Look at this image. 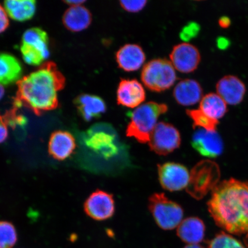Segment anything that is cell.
<instances>
[{"mask_svg":"<svg viewBox=\"0 0 248 248\" xmlns=\"http://www.w3.org/2000/svg\"><path fill=\"white\" fill-rule=\"evenodd\" d=\"M207 206L217 225L232 234H247L248 241V182H222L213 189Z\"/></svg>","mask_w":248,"mask_h":248,"instance_id":"cell-1","label":"cell"},{"mask_svg":"<svg viewBox=\"0 0 248 248\" xmlns=\"http://www.w3.org/2000/svg\"><path fill=\"white\" fill-rule=\"evenodd\" d=\"M66 80L52 62H46L38 69L17 83L15 106H25L36 115L57 108L58 92L64 88Z\"/></svg>","mask_w":248,"mask_h":248,"instance_id":"cell-2","label":"cell"},{"mask_svg":"<svg viewBox=\"0 0 248 248\" xmlns=\"http://www.w3.org/2000/svg\"><path fill=\"white\" fill-rule=\"evenodd\" d=\"M168 109L166 104L153 101L147 102L136 108L130 114L131 120L127 126L126 136L135 138L140 143L149 142L152 133L157 125L158 119Z\"/></svg>","mask_w":248,"mask_h":248,"instance_id":"cell-3","label":"cell"},{"mask_svg":"<svg viewBox=\"0 0 248 248\" xmlns=\"http://www.w3.org/2000/svg\"><path fill=\"white\" fill-rule=\"evenodd\" d=\"M220 176L218 164L209 160L201 161L191 170L186 190L195 199H202L218 185Z\"/></svg>","mask_w":248,"mask_h":248,"instance_id":"cell-4","label":"cell"},{"mask_svg":"<svg viewBox=\"0 0 248 248\" xmlns=\"http://www.w3.org/2000/svg\"><path fill=\"white\" fill-rule=\"evenodd\" d=\"M141 79L145 87L154 92H162L174 85L177 76L171 62L166 59H155L142 69Z\"/></svg>","mask_w":248,"mask_h":248,"instance_id":"cell-5","label":"cell"},{"mask_svg":"<svg viewBox=\"0 0 248 248\" xmlns=\"http://www.w3.org/2000/svg\"><path fill=\"white\" fill-rule=\"evenodd\" d=\"M148 208L156 224L163 230L178 227L184 217V210L163 193H155L148 200Z\"/></svg>","mask_w":248,"mask_h":248,"instance_id":"cell-6","label":"cell"},{"mask_svg":"<svg viewBox=\"0 0 248 248\" xmlns=\"http://www.w3.org/2000/svg\"><path fill=\"white\" fill-rule=\"evenodd\" d=\"M47 33L40 28H31L23 35L20 51L24 61L31 66H41L49 56Z\"/></svg>","mask_w":248,"mask_h":248,"instance_id":"cell-7","label":"cell"},{"mask_svg":"<svg viewBox=\"0 0 248 248\" xmlns=\"http://www.w3.org/2000/svg\"><path fill=\"white\" fill-rule=\"evenodd\" d=\"M151 151L166 156L178 148L181 136L178 130L171 124L159 122L157 124L148 142Z\"/></svg>","mask_w":248,"mask_h":248,"instance_id":"cell-8","label":"cell"},{"mask_svg":"<svg viewBox=\"0 0 248 248\" xmlns=\"http://www.w3.org/2000/svg\"><path fill=\"white\" fill-rule=\"evenodd\" d=\"M157 170L160 184L165 190L178 191L187 188L190 173L182 164L173 162L159 164Z\"/></svg>","mask_w":248,"mask_h":248,"instance_id":"cell-9","label":"cell"},{"mask_svg":"<svg viewBox=\"0 0 248 248\" xmlns=\"http://www.w3.org/2000/svg\"><path fill=\"white\" fill-rule=\"evenodd\" d=\"M170 58L175 69L185 74L193 73L197 70L201 59L196 46L188 43H180L173 46Z\"/></svg>","mask_w":248,"mask_h":248,"instance_id":"cell-10","label":"cell"},{"mask_svg":"<svg viewBox=\"0 0 248 248\" xmlns=\"http://www.w3.org/2000/svg\"><path fill=\"white\" fill-rule=\"evenodd\" d=\"M84 210L87 215L97 221L111 218L115 212L113 195L100 190L93 192L85 202Z\"/></svg>","mask_w":248,"mask_h":248,"instance_id":"cell-11","label":"cell"},{"mask_svg":"<svg viewBox=\"0 0 248 248\" xmlns=\"http://www.w3.org/2000/svg\"><path fill=\"white\" fill-rule=\"evenodd\" d=\"M145 98L146 94L144 87L137 79H121L117 90L118 105L136 108L143 103Z\"/></svg>","mask_w":248,"mask_h":248,"instance_id":"cell-12","label":"cell"},{"mask_svg":"<svg viewBox=\"0 0 248 248\" xmlns=\"http://www.w3.org/2000/svg\"><path fill=\"white\" fill-rule=\"evenodd\" d=\"M192 145L203 156L216 158L224 151V143L218 133L199 129L194 133L192 138Z\"/></svg>","mask_w":248,"mask_h":248,"instance_id":"cell-13","label":"cell"},{"mask_svg":"<svg viewBox=\"0 0 248 248\" xmlns=\"http://www.w3.org/2000/svg\"><path fill=\"white\" fill-rule=\"evenodd\" d=\"M217 94L226 104L236 105L243 100L246 87L242 80L233 76L223 77L217 83Z\"/></svg>","mask_w":248,"mask_h":248,"instance_id":"cell-14","label":"cell"},{"mask_svg":"<svg viewBox=\"0 0 248 248\" xmlns=\"http://www.w3.org/2000/svg\"><path fill=\"white\" fill-rule=\"evenodd\" d=\"M146 60L145 54L140 46L126 44L116 54V60L120 69L132 72L140 69Z\"/></svg>","mask_w":248,"mask_h":248,"instance_id":"cell-15","label":"cell"},{"mask_svg":"<svg viewBox=\"0 0 248 248\" xmlns=\"http://www.w3.org/2000/svg\"><path fill=\"white\" fill-rule=\"evenodd\" d=\"M76 148L75 139L70 132L57 131L52 133L48 143V153L54 159L66 160L73 154Z\"/></svg>","mask_w":248,"mask_h":248,"instance_id":"cell-16","label":"cell"},{"mask_svg":"<svg viewBox=\"0 0 248 248\" xmlns=\"http://www.w3.org/2000/svg\"><path fill=\"white\" fill-rule=\"evenodd\" d=\"M74 104L79 115L88 122L101 117L107 110V105L103 99L95 95L80 94L76 98Z\"/></svg>","mask_w":248,"mask_h":248,"instance_id":"cell-17","label":"cell"},{"mask_svg":"<svg viewBox=\"0 0 248 248\" xmlns=\"http://www.w3.org/2000/svg\"><path fill=\"white\" fill-rule=\"evenodd\" d=\"M173 97L182 106H191L201 101L203 90L200 83L192 79L182 80L173 89Z\"/></svg>","mask_w":248,"mask_h":248,"instance_id":"cell-18","label":"cell"},{"mask_svg":"<svg viewBox=\"0 0 248 248\" xmlns=\"http://www.w3.org/2000/svg\"><path fill=\"white\" fill-rule=\"evenodd\" d=\"M63 23L67 30L73 32L85 30L92 23V15L84 6H72L68 8L63 15Z\"/></svg>","mask_w":248,"mask_h":248,"instance_id":"cell-19","label":"cell"},{"mask_svg":"<svg viewBox=\"0 0 248 248\" xmlns=\"http://www.w3.org/2000/svg\"><path fill=\"white\" fill-rule=\"evenodd\" d=\"M205 225L197 217H189L178 226L177 235L182 241L188 245L198 244L205 234Z\"/></svg>","mask_w":248,"mask_h":248,"instance_id":"cell-20","label":"cell"},{"mask_svg":"<svg viewBox=\"0 0 248 248\" xmlns=\"http://www.w3.org/2000/svg\"><path fill=\"white\" fill-rule=\"evenodd\" d=\"M22 64L15 56L0 53V85L7 86L17 83L22 78Z\"/></svg>","mask_w":248,"mask_h":248,"instance_id":"cell-21","label":"cell"},{"mask_svg":"<svg viewBox=\"0 0 248 248\" xmlns=\"http://www.w3.org/2000/svg\"><path fill=\"white\" fill-rule=\"evenodd\" d=\"M4 7L12 19L23 22L31 19L35 15L36 2L33 0H9L4 2Z\"/></svg>","mask_w":248,"mask_h":248,"instance_id":"cell-22","label":"cell"},{"mask_svg":"<svg viewBox=\"0 0 248 248\" xmlns=\"http://www.w3.org/2000/svg\"><path fill=\"white\" fill-rule=\"evenodd\" d=\"M200 109L207 116L218 121L227 112V104L216 93H209L202 98Z\"/></svg>","mask_w":248,"mask_h":248,"instance_id":"cell-23","label":"cell"},{"mask_svg":"<svg viewBox=\"0 0 248 248\" xmlns=\"http://www.w3.org/2000/svg\"><path fill=\"white\" fill-rule=\"evenodd\" d=\"M85 141L88 147L92 150L107 156L111 154V142L113 136L97 128L89 130L85 136Z\"/></svg>","mask_w":248,"mask_h":248,"instance_id":"cell-24","label":"cell"},{"mask_svg":"<svg viewBox=\"0 0 248 248\" xmlns=\"http://www.w3.org/2000/svg\"><path fill=\"white\" fill-rule=\"evenodd\" d=\"M186 113L193 120L194 129L200 127L206 131H216L217 126L219 124L218 121L207 116L200 109L187 110Z\"/></svg>","mask_w":248,"mask_h":248,"instance_id":"cell-25","label":"cell"},{"mask_svg":"<svg viewBox=\"0 0 248 248\" xmlns=\"http://www.w3.org/2000/svg\"><path fill=\"white\" fill-rule=\"evenodd\" d=\"M17 241L16 230L12 223L0 221V248H12Z\"/></svg>","mask_w":248,"mask_h":248,"instance_id":"cell-26","label":"cell"},{"mask_svg":"<svg viewBox=\"0 0 248 248\" xmlns=\"http://www.w3.org/2000/svg\"><path fill=\"white\" fill-rule=\"evenodd\" d=\"M209 248H246L232 235L221 232L209 242Z\"/></svg>","mask_w":248,"mask_h":248,"instance_id":"cell-27","label":"cell"},{"mask_svg":"<svg viewBox=\"0 0 248 248\" xmlns=\"http://www.w3.org/2000/svg\"><path fill=\"white\" fill-rule=\"evenodd\" d=\"M200 25L195 22L188 23L185 26L180 32V38L184 42L190 41L191 39L196 38L200 31Z\"/></svg>","mask_w":248,"mask_h":248,"instance_id":"cell-28","label":"cell"},{"mask_svg":"<svg viewBox=\"0 0 248 248\" xmlns=\"http://www.w3.org/2000/svg\"><path fill=\"white\" fill-rule=\"evenodd\" d=\"M147 3L145 0L140 1H120V4L124 10L131 12V13H137L143 9Z\"/></svg>","mask_w":248,"mask_h":248,"instance_id":"cell-29","label":"cell"},{"mask_svg":"<svg viewBox=\"0 0 248 248\" xmlns=\"http://www.w3.org/2000/svg\"><path fill=\"white\" fill-rule=\"evenodd\" d=\"M8 15L4 7L0 5V33L4 32L9 27Z\"/></svg>","mask_w":248,"mask_h":248,"instance_id":"cell-30","label":"cell"},{"mask_svg":"<svg viewBox=\"0 0 248 248\" xmlns=\"http://www.w3.org/2000/svg\"><path fill=\"white\" fill-rule=\"evenodd\" d=\"M7 125L4 117L0 115V144L4 142L8 138Z\"/></svg>","mask_w":248,"mask_h":248,"instance_id":"cell-31","label":"cell"},{"mask_svg":"<svg viewBox=\"0 0 248 248\" xmlns=\"http://www.w3.org/2000/svg\"><path fill=\"white\" fill-rule=\"evenodd\" d=\"M217 44L220 49H226L230 46V41L224 37H220L217 40Z\"/></svg>","mask_w":248,"mask_h":248,"instance_id":"cell-32","label":"cell"},{"mask_svg":"<svg viewBox=\"0 0 248 248\" xmlns=\"http://www.w3.org/2000/svg\"><path fill=\"white\" fill-rule=\"evenodd\" d=\"M219 26L223 29H227L231 26V19L228 17L223 16L219 18L218 21Z\"/></svg>","mask_w":248,"mask_h":248,"instance_id":"cell-33","label":"cell"},{"mask_svg":"<svg viewBox=\"0 0 248 248\" xmlns=\"http://www.w3.org/2000/svg\"><path fill=\"white\" fill-rule=\"evenodd\" d=\"M85 1H64L65 3H66L67 4L70 5V7H72V6H78V5H82L83 3H84Z\"/></svg>","mask_w":248,"mask_h":248,"instance_id":"cell-34","label":"cell"},{"mask_svg":"<svg viewBox=\"0 0 248 248\" xmlns=\"http://www.w3.org/2000/svg\"><path fill=\"white\" fill-rule=\"evenodd\" d=\"M184 248H204L203 247L200 246L199 244L187 245Z\"/></svg>","mask_w":248,"mask_h":248,"instance_id":"cell-35","label":"cell"},{"mask_svg":"<svg viewBox=\"0 0 248 248\" xmlns=\"http://www.w3.org/2000/svg\"><path fill=\"white\" fill-rule=\"evenodd\" d=\"M5 89L4 86L0 85V101H1L5 94Z\"/></svg>","mask_w":248,"mask_h":248,"instance_id":"cell-36","label":"cell"}]
</instances>
